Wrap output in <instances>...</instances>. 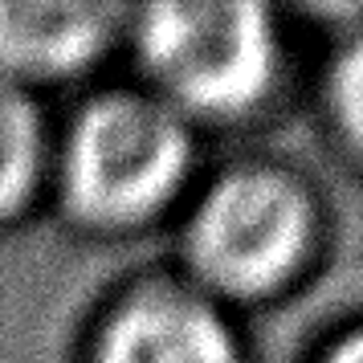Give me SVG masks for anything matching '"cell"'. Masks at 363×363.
I'll use <instances>...</instances> for the list:
<instances>
[{
  "mask_svg": "<svg viewBox=\"0 0 363 363\" xmlns=\"http://www.w3.org/2000/svg\"><path fill=\"white\" fill-rule=\"evenodd\" d=\"M127 17L115 4H0V82L33 99L78 82L123 45Z\"/></svg>",
  "mask_w": 363,
  "mask_h": 363,
  "instance_id": "5b68a950",
  "label": "cell"
},
{
  "mask_svg": "<svg viewBox=\"0 0 363 363\" xmlns=\"http://www.w3.org/2000/svg\"><path fill=\"white\" fill-rule=\"evenodd\" d=\"M53 192L74 229L139 237L176 220L200 180V135L143 86L99 90L53 143Z\"/></svg>",
  "mask_w": 363,
  "mask_h": 363,
  "instance_id": "3957f363",
  "label": "cell"
},
{
  "mask_svg": "<svg viewBox=\"0 0 363 363\" xmlns=\"http://www.w3.org/2000/svg\"><path fill=\"white\" fill-rule=\"evenodd\" d=\"M318 118L330 151L363 180V17L335 37L318 78Z\"/></svg>",
  "mask_w": 363,
  "mask_h": 363,
  "instance_id": "52a82bcc",
  "label": "cell"
},
{
  "mask_svg": "<svg viewBox=\"0 0 363 363\" xmlns=\"http://www.w3.org/2000/svg\"><path fill=\"white\" fill-rule=\"evenodd\" d=\"M53 139L33 94L0 82V225L21 216L50 184Z\"/></svg>",
  "mask_w": 363,
  "mask_h": 363,
  "instance_id": "8992f818",
  "label": "cell"
},
{
  "mask_svg": "<svg viewBox=\"0 0 363 363\" xmlns=\"http://www.w3.org/2000/svg\"><path fill=\"white\" fill-rule=\"evenodd\" d=\"M306 363H363V318L339 323L314 347V355H306Z\"/></svg>",
  "mask_w": 363,
  "mask_h": 363,
  "instance_id": "ba28073f",
  "label": "cell"
},
{
  "mask_svg": "<svg viewBox=\"0 0 363 363\" xmlns=\"http://www.w3.org/2000/svg\"><path fill=\"white\" fill-rule=\"evenodd\" d=\"M327 245L330 213L318 184L269 155L200 176L176 216V274L237 318L281 306L311 286Z\"/></svg>",
  "mask_w": 363,
  "mask_h": 363,
  "instance_id": "6da1fadb",
  "label": "cell"
},
{
  "mask_svg": "<svg viewBox=\"0 0 363 363\" xmlns=\"http://www.w3.org/2000/svg\"><path fill=\"white\" fill-rule=\"evenodd\" d=\"M86 363H253V347L233 311L180 274H155L106 302Z\"/></svg>",
  "mask_w": 363,
  "mask_h": 363,
  "instance_id": "277c9868",
  "label": "cell"
},
{
  "mask_svg": "<svg viewBox=\"0 0 363 363\" xmlns=\"http://www.w3.org/2000/svg\"><path fill=\"white\" fill-rule=\"evenodd\" d=\"M123 45L131 50L135 86L196 135L262 123L290 78L281 17L257 0H164L131 9Z\"/></svg>",
  "mask_w": 363,
  "mask_h": 363,
  "instance_id": "7a4b0ae2",
  "label": "cell"
}]
</instances>
